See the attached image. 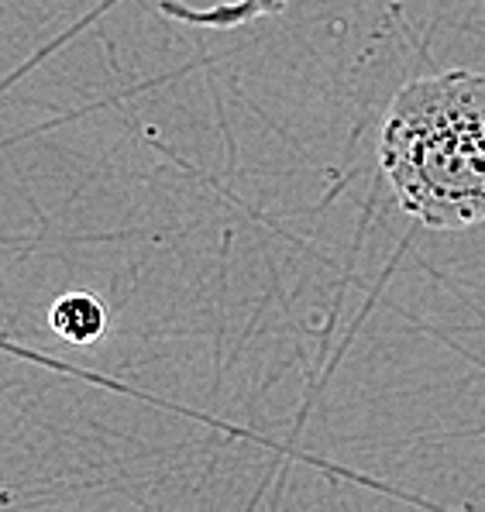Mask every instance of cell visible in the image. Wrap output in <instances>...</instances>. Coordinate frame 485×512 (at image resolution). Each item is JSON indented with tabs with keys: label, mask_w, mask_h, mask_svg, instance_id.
Instances as JSON below:
<instances>
[{
	"label": "cell",
	"mask_w": 485,
	"mask_h": 512,
	"mask_svg": "<svg viewBox=\"0 0 485 512\" xmlns=\"http://www.w3.org/2000/svg\"><path fill=\"white\" fill-rule=\"evenodd\" d=\"M379 165L417 224H485V73L444 69L400 86L382 121Z\"/></svg>",
	"instance_id": "cell-1"
},
{
	"label": "cell",
	"mask_w": 485,
	"mask_h": 512,
	"mask_svg": "<svg viewBox=\"0 0 485 512\" xmlns=\"http://www.w3.org/2000/svg\"><path fill=\"white\" fill-rule=\"evenodd\" d=\"M49 327L59 341L90 348L107 334V306L90 289H69L49 306Z\"/></svg>",
	"instance_id": "cell-2"
},
{
	"label": "cell",
	"mask_w": 485,
	"mask_h": 512,
	"mask_svg": "<svg viewBox=\"0 0 485 512\" xmlns=\"http://www.w3.org/2000/svg\"><path fill=\"white\" fill-rule=\"evenodd\" d=\"M159 11L172 21H183L193 28H217L231 31L241 25H252L258 18H272V14L286 11V0H231V4L217 7H190L179 0H159Z\"/></svg>",
	"instance_id": "cell-3"
}]
</instances>
